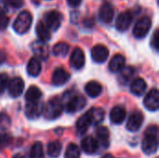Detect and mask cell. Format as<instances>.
Masks as SVG:
<instances>
[{"label": "cell", "mask_w": 159, "mask_h": 158, "mask_svg": "<svg viewBox=\"0 0 159 158\" xmlns=\"http://www.w3.org/2000/svg\"><path fill=\"white\" fill-rule=\"evenodd\" d=\"M62 104L67 113H75L82 110L87 103L86 98L74 90H68L62 97Z\"/></svg>", "instance_id": "obj_1"}, {"label": "cell", "mask_w": 159, "mask_h": 158, "mask_svg": "<svg viewBox=\"0 0 159 158\" xmlns=\"http://www.w3.org/2000/svg\"><path fill=\"white\" fill-rule=\"evenodd\" d=\"M157 126L153 125L147 128L142 142V149L146 155L155 154L157 151Z\"/></svg>", "instance_id": "obj_2"}, {"label": "cell", "mask_w": 159, "mask_h": 158, "mask_svg": "<svg viewBox=\"0 0 159 158\" xmlns=\"http://www.w3.org/2000/svg\"><path fill=\"white\" fill-rule=\"evenodd\" d=\"M63 110V104L59 98H52L43 108L44 117L48 120H54L58 118Z\"/></svg>", "instance_id": "obj_3"}, {"label": "cell", "mask_w": 159, "mask_h": 158, "mask_svg": "<svg viewBox=\"0 0 159 158\" xmlns=\"http://www.w3.org/2000/svg\"><path fill=\"white\" fill-rule=\"evenodd\" d=\"M33 17L32 14L27 11H21L13 22V29L17 34H23L28 32L32 25Z\"/></svg>", "instance_id": "obj_4"}, {"label": "cell", "mask_w": 159, "mask_h": 158, "mask_svg": "<svg viewBox=\"0 0 159 158\" xmlns=\"http://www.w3.org/2000/svg\"><path fill=\"white\" fill-rule=\"evenodd\" d=\"M152 25V20L148 16H143L137 20L134 28H133V35L138 38L142 39L147 35L150 31Z\"/></svg>", "instance_id": "obj_5"}, {"label": "cell", "mask_w": 159, "mask_h": 158, "mask_svg": "<svg viewBox=\"0 0 159 158\" xmlns=\"http://www.w3.org/2000/svg\"><path fill=\"white\" fill-rule=\"evenodd\" d=\"M144 107L151 112H156L159 108V92L157 88L151 89L143 100Z\"/></svg>", "instance_id": "obj_6"}, {"label": "cell", "mask_w": 159, "mask_h": 158, "mask_svg": "<svg viewBox=\"0 0 159 158\" xmlns=\"http://www.w3.org/2000/svg\"><path fill=\"white\" fill-rule=\"evenodd\" d=\"M61 14L57 10H50L45 15V23L52 31H57L61 24Z\"/></svg>", "instance_id": "obj_7"}, {"label": "cell", "mask_w": 159, "mask_h": 158, "mask_svg": "<svg viewBox=\"0 0 159 158\" xmlns=\"http://www.w3.org/2000/svg\"><path fill=\"white\" fill-rule=\"evenodd\" d=\"M133 20V14L129 10H126L122 13H120L116 20V27L119 32H125L127 31Z\"/></svg>", "instance_id": "obj_8"}, {"label": "cell", "mask_w": 159, "mask_h": 158, "mask_svg": "<svg viewBox=\"0 0 159 158\" xmlns=\"http://www.w3.org/2000/svg\"><path fill=\"white\" fill-rule=\"evenodd\" d=\"M44 105L39 101L27 102L25 106V115L29 119H36L43 113Z\"/></svg>", "instance_id": "obj_9"}, {"label": "cell", "mask_w": 159, "mask_h": 158, "mask_svg": "<svg viewBox=\"0 0 159 158\" xmlns=\"http://www.w3.org/2000/svg\"><path fill=\"white\" fill-rule=\"evenodd\" d=\"M7 88H8L9 95L13 98H17L20 96L23 92L24 82L20 77L16 76V77H13L10 81H8Z\"/></svg>", "instance_id": "obj_10"}, {"label": "cell", "mask_w": 159, "mask_h": 158, "mask_svg": "<svg viewBox=\"0 0 159 158\" xmlns=\"http://www.w3.org/2000/svg\"><path fill=\"white\" fill-rule=\"evenodd\" d=\"M114 16H115V9L113 5L108 1L103 2L99 11L100 20L104 23H110L113 20Z\"/></svg>", "instance_id": "obj_11"}, {"label": "cell", "mask_w": 159, "mask_h": 158, "mask_svg": "<svg viewBox=\"0 0 159 158\" xmlns=\"http://www.w3.org/2000/svg\"><path fill=\"white\" fill-rule=\"evenodd\" d=\"M32 50L34 53V55L36 56V58L38 60H42L45 61L48 58L49 55V49L48 47L47 46L45 41L42 40H37L34 41L32 44Z\"/></svg>", "instance_id": "obj_12"}, {"label": "cell", "mask_w": 159, "mask_h": 158, "mask_svg": "<svg viewBox=\"0 0 159 158\" xmlns=\"http://www.w3.org/2000/svg\"><path fill=\"white\" fill-rule=\"evenodd\" d=\"M143 123V113L140 111H135L129 115V118L127 122V129L131 132L138 131L141 129Z\"/></svg>", "instance_id": "obj_13"}, {"label": "cell", "mask_w": 159, "mask_h": 158, "mask_svg": "<svg viewBox=\"0 0 159 158\" xmlns=\"http://www.w3.org/2000/svg\"><path fill=\"white\" fill-rule=\"evenodd\" d=\"M109 56L108 48L103 45H96L91 49V58L97 63H103Z\"/></svg>", "instance_id": "obj_14"}, {"label": "cell", "mask_w": 159, "mask_h": 158, "mask_svg": "<svg viewBox=\"0 0 159 158\" xmlns=\"http://www.w3.org/2000/svg\"><path fill=\"white\" fill-rule=\"evenodd\" d=\"M85 54L80 47H75L70 57V64L74 69L80 70L85 65Z\"/></svg>", "instance_id": "obj_15"}, {"label": "cell", "mask_w": 159, "mask_h": 158, "mask_svg": "<svg viewBox=\"0 0 159 158\" xmlns=\"http://www.w3.org/2000/svg\"><path fill=\"white\" fill-rule=\"evenodd\" d=\"M70 79V74L63 68L59 67L57 68L52 74V83L55 86H62L67 83V81Z\"/></svg>", "instance_id": "obj_16"}, {"label": "cell", "mask_w": 159, "mask_h": 158, "mask_svg": "<svg viewBox=\"0 0 159 158\" xmlns=\"http://www.w3.org/2000/svg\"><path fill=\"white\" fill-rule=\"evenodd\" d=\"M126 115L127 112L125 107L122 105H116L110 112V120L113 124L119 125L125 120Z\"/></svg>", "instance_id": "obj_17"}, {"label": "cell", "mask_w": 159, "mask_h": 158, "mask_svg": "<svg viewBox=\"0 0 159 158\" xmlns=\"http://www.w3.org/2000/svg\"><path fill=\"white\" fill-rule=\"evenodd\" d=\"M81 147H82V150L86 154L92 155V154H94V153L97 152V150L99 148V142L93 137L88 136V137H85L82 140V142H81Z\"/></svg>", "instance_id": "obj_18"}, {"label": "cell", "mask_w": 159, "mask_h": 158, "mask_svg": "<svg viewBox=\"0 0 159 158\" xmlns=\"http://www.w3.org/2000/svg\"><path fill=\"white\" fill-rule=\"evenodd\" d=\"M91 125H92V120H91L89 112L88 111L86 114H84L82 116H80L76 122V130H77L78 134L79 135L85 134Z\"/></svg>", "instance_id": "obj_19"}, {"label": "cell", "mask_w": 159, "mask_h": 158, "mask_svg": "<svg viewBox=\"0 0 159 158\" xmlns=\"http://www.w3.org/2000/svg\"><path fill=\"white\" fill-rule=\"evenodd\" d=\"M35 33L39 40L42 41H48L51 38V33L50 29L48 27V25L44 21H38L35 27Z\"/></svg>", "instance_id": "obj_20"}, {"label": "cell", "mask_w": 159, "mask_h": 158, "mask_svg": "<svg viewBox=\"0 0 159 158\" xmlns=\"http://www.w3.org/2000/svg\"><path fill=\"white\" fill-rule=\"evenodd\" d=\"M126 63V59L122 54H116L109 63V69L113 73H117L121 71Z\"/></svg>", "instance_id": "obj_21"}, {"label": "cell", "mask_w": 159, "mask_h": 158, "mask_svg": "<svg viewBox=\"0 0 159 158\" xmlns=\"http://www.w3.org/2000/svg\"><path fill=\"white\" fill-rule=\"evenodd\" d=\"M146 88H147L146 82L141 77L134 79L130 84V91L135 96H142L145 92Z\"/></svg>", "instance_id": "obj_22"}, {"label": "cell", "mask_w": 159, "mask_h": 158, "mask_svg": "<svg viewBox=\"0 0 159 158\" xmlns=\"http://www.w3.org/2000/svg\"><path fill=\"white\" fill-rule=\"evenodd\" d=\"M96 135H97V139H98V142H100V144L104 147L107 148L109 146L110 143V134H109V130L106 127H99L96 129Z\"/></svg>", "instance_id": "obj_23"}, {"label": "cell", "mask_w": 159, "mask_h": 158, "mask_svg": "<svg viewBox=\"0 0 159 158\" xmlns=\"http://www.w3.org/2000/svg\"><path fill=\"white\" fill-rule=\"evenodd\" d=\"M85 91H86V93L89 97H91V98H97L98 96L101 95V93L102 91V87L97 81H90V82H89L86 85Z\"/></svg>", "instance_id": "obj_24"}, {"label": "cell", "mask_w": 159, "mask_h": 158, "mask_svg": "<svg viewBox=\"0 0 159 158\" xmlns=\"http://www.w3.org/2000/svg\"><path fill=\"white\" fill-rule=\"evenodd\" d=\"M27 73L30 76L36 77L41 73V63L37 58L30 59L27 64Z\"/></svg>", "instance_id": "obj_25"}, {"label": "cell", "mask_w": 159, "mask_h": 158, "mask_svg": "<svg viewBox=\"0 0 159 158\" xmlns=\"http://www.w3.org/2000/svg\"><path fill=\"white\" fill-rule=\"evenodd\" d=\"M91 120H92V125H98L101 124L103 119H104V110L102 108H91L90 110H89Z\"/></svg>", "instance_id": "obj_26"}, {"label": "cell", "mask_w": 159, "mask_h": 158, "mask_svg": "<svg viewBox=\"0 0 159 158\" xmlns=\"http://www.w3.org/2000/svg\"><path fill=\"white\" fill-rule=\"evenodd\" d=\"M41 96L42 91L40 90V88L36 86H31L25 93V100L27 102H35L39 101Z\"/></svg>", "instance_id": "obj_27"}, {"label": "cell", "mask_w": 159, "mask_h": 158, "mask_svg": "<svg viewBox=\"0 0 159 158\" xmlns=\"http://www.w3.org/2000/svg\"><path fill=\"white\" fill-rule=\"evenodd\" d=\"M47 151H48V155L49 157L57 158L61 155V142H58V141H54V142H49L48 144Z\"/></svg>", "instance_id": "obj_28"}, {"label": "cell", "mask_w": 159, "mask_h": 158, "mask_svg": "<svg viewBox=\"0 0 159 158\" xmlns=\"http://www.w3.org/2000/svg\"><path fill=\"white\" fill-rule=\"evenodd\" d=\"M119 72H120V74L118 76L119 82L124 85L129 83L134 74V69L132 67H125L124 66V68Z\"/></svg>", "instance_id": "obj_29"}, {"label": "cell", "mask_w": 159, "mask_h": 158, "mask_svg": "<svg viewBox=\"0 0 159 158\" xmlns=\"http://www.w3.org/2000/svg\"><path fill=\"white\" fill-rule=\"evenodd\" d=\"M69 49H70V47H69V45L67 43L61 42V43L56 44L53 47L52 53L57 57H64V56H66L68 54Z\"/></svg>", "instance_id": "obj_30"}, {"label": "cell", "mask_w": 159, "mask_h": 158, "mask_svg": "<svg viewBox=\"0 0 159 158\" xmlns=\"http://www.w3.org/2000/svg\"><path fill=\"white\" fill-rule=\"evenodd\" d=\"M31 158H45L43 145L40 142H36L31 148Z\"/></svg>", "instance_id": "obj_31"}, {"label": "cell", "mask_w": 159, "mask_h": 158, "mask_svg": "<svg viewBox=\"0 0 159 158\" xmlns=\"http://www.w3.org/2000/svg\"><path fill=\"white\" fill-rule=\"evenodd\" d=\"M80 150L78 146L75 143H70L65 151L64 158H79Z\"/></svg>", "instance_id": "obj_32"}, {"label": "cell", "mask_w": 159, "mask_h": 158, "mask_svg": "<svg viewBox=\"0 0 159 158\" xmlns=\"http://www.w3.org/2000/svg\"><path fill=\"white\" fill-rule=\"evenodd\" d=\"M11 120L6 113H0V130L7 129L10 127Z\"/></svg>", "instance_id": "obj_33"}, {"label": "cell", "mask_w": 159, "mask_h": 158, "mask_svg": "<svg viewBox=\"0 0 159 158\" xmlns=\"http://www.w3.org/2000/svg\"><path fill=\"white\" fill-rule=\"evenodd\" d=\"M11 142V137L7 133H0V150L5 149L9 145Z\"/></svg>", "instance_id": "obj_34"}, {"label": "cell", "mask_w": 159, "mask_h": 158, "mask_svg": "<svg viewBox=\"0 0 159 158\" xmlns=\"http://www.w3.org/2000/svg\"><path fill=\"white\" fill-rule=\"evenodd\" d=\"M8 76L7 74H0V94L3 93L8 84Z\"/></svg>", "instance_id": "obj_35"}, {"label": "cell", "mask_w": 159, "mask_h": 158, "mask_svg": "<svg viewBox=\"0 0 159 158\" xmlns=\"http://www.w3.org/2000/svg\"><path fill=\"white\" fill-rule=\"evenodd\" d=\"M7 6L13 8H20L23 5L22 0H6Z\"/></svg>", "instance_id": "obj_36"}, {"label": "cell", "mask_w": 159, "mask_h": 158, "mask_svg": "<svg viewBox=\"0 0 159 158\" xmlns=\"http://www.w3.org/2000/svg\"><path fill=\"white\" fill-rule=\"evenodd\" d=\"M8 18L5 14H0V31H3L8 25Z\"/></svg>", "instance_id": "obj_37"}, {"label": "cell", "mask_w": 159, "mask_h": 158, "mask_svg": "<svg viewBox=\"0 0 159 158\" xmlns=\"http://www.w3.org/2000/svg\"><path fill=\"white\" fill-rule=\"evenodd\" d=\"M158 30H156L154 35H153V38H152V42H151V45L152 47L156 49V50H158V40H159V36H158Z\"/></svg>", "instance_id": "obj_38"}, {"label": "cell", "mask_w": 159, "mask_h": 158, "mask_svg": "<svg viewBox=\"0 0 159 158\" xmlns=\"http://www.w3.org/2000/svg\"><path fill=\"white\" fill-rule=\"evenodd\" d=\"M7 3L6 0H0V14H5V12L7 11Z\"/></svg>", "instance_id": "obj_39"}, {"label": "cell", "mask_w": 159, "mask_h": 158, "mask_svg": "<svg viewBox=\"0 0 159 158\" xmlns=\"http://www.w3.org/2000/svg\"><path fill=\"white\" fill-rule=\"evenodd\" d=\"M82 0H67V3L69 6L73 7H76L81 4Z\"/></svg>", "instance_id": "obj_40"}, {"label": "cell", "mask_w": 159, "mask_h": 158, "mask_svg": "<svg viewBox=\"0 0 159 158\" xmlns=\"http://www.w3.org/2000/svg\"><path fill=\"white\" fill-rule=\"evenodd\" d=\"M6 59H7V54H6V52L3 51V50H0V65H1L2 63L5 62Z\"/></svg>", "instance_id": "obj_41"}, {"label": "cell", "mask_w": 159, "mask_h": 158, "mask_svg": "<svg viewBox=\"0 0 159 158\" xmlns=\"http://www.w3.org/2000/svg\"><path fill=\"white\" fill-rule=\"evenodd\" d=\"M12 158H24L22 156H20V155H15Z\"/></svg>", "instance_id": "obj_42"}]
</instances>
